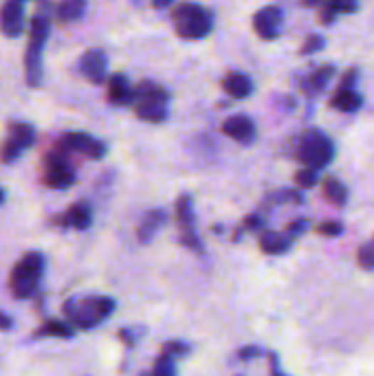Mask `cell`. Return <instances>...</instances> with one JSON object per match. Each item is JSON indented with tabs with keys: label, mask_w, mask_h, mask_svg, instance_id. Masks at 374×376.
<instances>
[{
	"label": "cell",
	"mask_w": 374,
	"mask_h": 376,
	"mask_svg": "<svg viewBox=\"0 0 374 376\" xmlns=\"http://www.w3.org/2000/svg\"><path fill=\"white\" fill-rule=\"evenodd\" d=\"M177 36L183 40H203L214 29V14L196 3H179L172 9Z\"/></svg>",
	"instance_id": "cell-4"
},
{
	"label": "cell",
	"mask_w": 374,
	"mask_h": 376,
	"mask_svg": "<svg viewBox=\"0 0 374 376\" xmlns=\"http://www.w3.org/2000/svg\"><path fill=\"white\" fill-rule=\"evenodd\" d=\"M75 181H78V174L71 165L68 155L56 145L42 159V183L51 189H68L75 185Z\"/></svg>",
	"instance_id": "cell-7"
},
{
	"label": "cell",
	"mask_w": 374,
	"mask_h": 376,
	"mask_svg": "<svg viewBox=\"0 0 374 376\" xmlns=\"http://www.w3.org/2000/svg\"><path fill=\"white\" fill-rule=\"evenodd\" d=\"M357 80H359V70H357V68H348L346 75L341 78V82H339V88H337V90H355Z\"/></svg>",
	"instance_id": "cell-32"
},
{
	"label": "cell",
	"mask_w": 374,
	"mask_h": 376,
	"mask_svg": "<svg viewBox=\"0 0 374 376\" xmlns=\"http://www.w3.org/2000/svg\"><path fill=\"white\" fill-rule=\"evenodd\" d=\"M86 14V0H60L53 7V16L60 24L80 20Z\"/></svg>",
	"instance_id": "cell-20"
},
{
	"label": "cell",
	"mask_w": 374,
	"mask_h": 376,
	"mask_svg": "<svg viewBox=\"0 0 374 376\" xmlns=\"http://www.w3.org/2000/svg\"><path fill=\"white\" fill-rule=\"evenodd\" d=\"M80 73L93 84H106L108 80V58L102 48H88L80 58Z\"/></svg>",
	"instance_id": "cell-11"
},
{
	"label": "cell",
	"mask_w": 374,
	"mask_h": 376,
	"mask_svg": "<svg viewBox=\"0 0 374 376\" xmlns=\"http://www.w3.org/2000/svg\"><path fill=\"white\" fill-rule=\"evenodd\" d=\"M293 238L286 236V234H273V231H264L260 236V249L269 256H280L284 251H289Z\"/></svg>",
	"instance_id": "cell-22"
},
{
	"label": "cell",
	"mask_w": 374,
	"mask_h": 376,
	"mask_svg": "<svg viewBox=\"0 0 374 376\" xmlns=\"http://www.w3.org/2000/svg\"><path fill=\"white\" fill-rule=\"evenodd\" d=\"M363 106V97L357 90H337L331 97V108L339 113H357Z\"/></svg>",
	"instance_id": "cell-21"
},
{
	"label": "cell",
	"mask_w": 374,
	"mask_h": 376,
	"mask_svg": "<svg viewBox=\"0 0 374 376\" xmlns=\"http://www.w3.org/2000/svg\"><path fill=\"white\" fill-rule=\"evenodd\" d=\"M172 3H174V0H152V7L155 9H167Z\"/></svg>",
	"instance_id": "cell-40"
},
{
	"label": "cell",
	"mask_w": 374,
	"mask_h": 376,
	"mask_svg": "<svg viewBox=\"0 0 374 376\" xmlns=\"http://www.w3.org/2000/svg\"><path fill=\"white\" fill-rule=\"evenodd\" d=\"M317 181H319V179H317V172H315V169H308V167L299 169V172L295 174V183H297L299 187H304V189L315 187Z\"/></svg>",
	"instance_id": "cell-29"
},
{
	"label": "cell",
	"mask_w": 374,
	"mask_h": 376,
	"mask_svg": "<svg viewBox=\"0 0 374 376\" xmlns=\"http://www.w3.org/2000/svg\"><path fill=\"white\" fill-rule=\"evenodd\" d=\"M333 78H335V66L333 64H323V66L311 70L306 78L302 80V86H299V88H302V93L306 97H317V95L323 93V88L328 86V82Z\"/></svg>",
	"instance_id": "cell-16"
},
{
	"label": "cell",
	"mask_w": 374,
	"mask_h": 376,
	"mask_svg": "<svg viewBox=\"0 0 374 376\" xmlns=\"http://www.w3.org/2000/svg\"><path fill=\"white\" fill-rule=\"evenodd\" d=\"M51 33V22L44 14H36L29 22V42L24 53V80L31 88L42 84V51Z\"/></svg>",
	"instance_id": "cell-3"
},
{
	"label": "cell",
	"mask_w": 374,
	"mask_h": 376,
	"mask_svg": "<svg viewBox=\"0 0 374 376\" xmlns=\"http://www.w3.org/2000/svg\"><path fill=\"white\" fill-rule=\"evenodd\" d=\"M3 200H5V192L0 189V205H3Z\"/></svg>",
	"instance_id": "cell-42"
},
{
	"label": "cell",
	"mask_w": 374,
	"mask_h": 376,
	"mask_svg": "<svg viewBox=\"0 0 374 376\" xmlns=\"http://www.w3.org/2000/svg\"><path fill=\"white\" fill-rule=\"evenodd\" d=\"M16 3H22V5H24V3H27V0H16Z\"/></svg>",
	"instance_id": "cell-43"
},
{
	"label": "cell",
	"mask_w": 374,
	"mask_h": 376,
	"mask_svg": "<svg viewBox=\"0 0 374 376\" xmlns=\"http://www.w3.org/2000/svg\"><path fill=\"white\" fill-rule=\"evenodd\" d=\"M222 90L232 99H246L254 93V82L249 75H244L240 70H232L222 78Z\"/></svg>",
	"instance_id": "cell-17"
},
{
	"label": "cell",
	"mask_w": 374,
	"mask_h": 376,
	"mask_svg": "<svg viewBox=\"0 0 374 376\" xmlns=\"http://www.w3.org/2000/svg\"><path fill=\"white\" fill-rule=\"evenodd\" d=\"M293 155L304 167L317 172V169H323L335 159V145L328 135L311 128L295 139Z\"/></svg>",
	"instance_id": "cell-2"
},
{
	"label": "cell",
	"mask_w": 374,
	"mask_h": 376,
	"mask_svg": "<svg viewBox=\"0 0 374 376\" xmlns=\"http://www.w3.org/2000/svg\"><path fill=\"white\" fill-rule=\"evenodd\" d=\"M317 20H319V24H323V27H328V24H333L337 20V11L326 3V0H321V5L317 7Z\"/></svg>",
	"instance_id": "cell-30"
},
{
	"label": "cell",
	"mask_w": 374,
	"mask_h": 376,
	"mask_svg": "<svg viewBox=\"0 0 374 376\" xmlns=\"http://www.w3.org/2000/svg\"><path fill=\"white\" fill-rule=\"evenodd\" d=\"M11 325H14L11 317H9L7 313L0 310V330H11Z\"/></svg>",
	"instance_id": "cell-37"
},
{
	"label": "cell",
	"mask_w": 374,
	"mask_h": 376,
	"mask_svg": "<svg viewBox=\"0 0 374 376\" xmlns=\"http://www.w3.org/2000/svg\"><path fill=\"white\" fill-rule=\"evenodd\" d=\"M7 143H11L16 150L24 152L27 147H31L36 143V128L24 121H11L7 128Z\"/></svg>",
	"instance_id": "cell-18"
},
{
	"label": "cell",
	"mask_w": 374,
	"mask_h": 376,
	"mask_svg": "<svg viewBox=\"0 0 374 376\" xmlns=\"http://www.w3.org/2000/svg\"><path fill=\"white\" fill-rule=\"evenodd\" d=\"M222 135L234 139L240 145H249L256 139V123L246 115H234L222 121Z\"/></svg>",
	"instance_id": "cell-12"
},
{
	"label": "cell",
	"mask_w": 374,
	"mask_h": 376,
	"mask_svg": "<svg viewBox=\"0 0 374 376\" xmlns=\"http://www.w3.org/2000/svg\"><path fill=\"white\" fill-rule=\"evenodd\" d=\"M165 218L167 214L163 209H152V212H147L141 222H139V229H137V238L139 242H150L155 238V234L163 227L165 224Z\"/></svg>",
	"instance_id": "cell-19"
},
{
	"label": "cell",
	"mask_w": 374,
	"mask_h": 376,
	"mask_svg": "<svg viewBox=\"0 0 374 376\" xmlns=\"http://www.w3.org/2000/svg\"><path fill=\"white\" fill-rule=\"evenodd\" d=\"M306 227H308V222H306V220H295V222H291V224H289V234H286V236L295 238V236L302 234Z\"/></svg>",
	"instance_id": "cell-35"
},
{
	"label": "cell",
	"mask_w": 374,
	"mask_h": 376,
	"mask_svg": "<svg viewBox=\"0 0 374 376\" xmlns=\"http://www.w3.org/2000/svg\"><path fill=\"white\" fill-rule=\"evenodd\" d=\"M58 147L64 150L66 155H80V157H86V159H93V161H99L104 159L108 147L106 143H102L99 139L86 135V132H66L60 137L58 141Z\"/></svg>",
	"instance_id": "cell-8"
},
{
	"label": "cell",
	"mask_w": 374,
	"mask_h": 376,
	"mask_svg": "<svg viewBox=\"0 0 374 376\" xmlns=\"http://www.w3.org/2000/svg\"><path fill=\"white\" fill-rule=\"evenodd\" d=\"M244 227H249V229H258V227H262V218L260 216H246V220H244Z\"/></svg>",
	"instance_id": "cell-36"
},
{
	"label": "cell",
	"mask_w": 374,
	"mask_h": 376,
	"mask_svg": "<svg viewBox=\"0 0 374 376\" xmlns=\"http://www.w3.org/2000/svg\"><path fill=\"white\" fill-rule=\"evenodd\" d=\"M44 273V256L38 251L24 254L9 273V291L16 299H29L36 295Z\"/></svg>",
	"instance_id": "cell-5"
},
{
	"label": "cell",
	"mask_w": 374,
	"mask_h": 376,
	"mask_svg": "<svg viewBox=\"0 0 374 376\" xmlns=\"http://www.w3.org/2000/svg\"><path fill=\"white\" fill-rule=\"evenodd\" d=\"M115 313V299L106 295H93V297H80L68 299L64 304L66 321L75 330H90L97 328L104 319H108Z\"/></svg>",
	"instance_id": "cell-1"
},
{
	"label": "cell",
	"mask_w": 374,
	"mask_h": 376,
	"mask_svg": "<svg viewBox=\"0 0 374 376\" xmlns=\"http://www.w3.org/2000/svg\"><path fill=\"white\" fill-rule=\"evenodd\" d=\"M337 14H355L359 9V0H326Z\"/></svg>",
	"instance_id": "cell-31"
},
{
	"label": "cell",
	"mask_w": 374,
	"mask_h": 376,
	"mask_svg": "<svg viewBox=\"0 0 374 376\" xmlns=\"http://www.w3.org/2000/svg\"><path fill=\"white\" fill-rule=\"evenodd\" d=\"M323 46H326V40H323L321 36H317V33H311V36L304 40L302 48H299V56H313V53H319Z\"/></svg>",
	"instance_id": "cell-26"
},
{
	"label": "cell",
	"mask_w": 374,
	"mask_h": 376,
	"mask_svg": "<svg viewBox=\"0 0 374 376\" xmlns=\"http://www.w3.org/2000/svg\"><path fill=\"white\" fill-rule=\"evenodd\" d=\"M341 229L343 227H341L339 222H323V224H319V227H317V231L323 234V236H339Z\"/></svg>",
	"instance_id": "cell-34"
},
{
	"label": "cell",
	"mask_w": 374,
	"mask_h": 376,
	"mask_svg": "<svg viewBox=\"0 0 374 376\" xmlns=\"http://www.w3.org/2000/svg\"><path fill=\"white\" fill-rule=\"evenodd\" d=\"M141 376H177V365H174V359L161 355V357L155 361L152 370L145 372V374H141Z\"/></svg>",
	"instance_id": "cell-25"
},
{
	"label": "cell",
	"mask_w": 374,
	"mask_h": 376,
	"mask_svg": "<svg viewBox=\"0 0 374 376\" xmlns=\"http://www.w3.org/2000/svg\"><path fill=\"white\" fill-rule=\"evenodd\" d=\"M38 337H60V339H68L75 335V328L68 323V321H60V319H46L38 333Z\"/></svg>",
	"instance_id": "cell-23"
},
{
	"label": "cell",
	"mask_w": 374,
	"mask_h": 376,
	"mask_svg": "<svg viewBox=\"0 0 374 376\" xmlns=\"http://www.w3.org/2000/svg\"><path fill=\"white\" fill-rule=\"evenodd\" d=\"M58 224H62V227H73V229H78V231H86L90 224H93V209H90V205L84 203V200L71 205L62 216H58Z\"/></svg>",
	"instance_id": "cell-15"
},
{
	"label": "cell",
	"mask_w": 374,
	"mask_h": 376,
	"mask_svg": "<svg viewBox=\"0 0 374 376\" xmlns=\"http://www.w3.org/2000/svg\"><path fill=\"white\" fill-rule=\"evenodd\" d=\"M135 93V102L133 110L141 121L147 123H161L167 119V102H170V93L155 82H139L133 86Z\"/></svg>",
	"instance_id": "cell-6"
},
{
	"label": "cell",
	"mask_w": 374,
	"mask_h": 376,
	"mask_svg": "<svg viewBox=\"0 0 374 376\" xmlns=\"http://www.w3.org/2000/svg\"><path fill=\"white\" fill-rule=\"evenodd\" d=\"M161 355H165L170 359H183L185 355H189V345L183 343V341H167L163 345V352Z\"/></svg>",
	"instance_id": "cell-27"
},
{
	"label": "cell",
	"mask_w": 374,
	"mask_h": 376,
	"mask_svg": "<svg viewBox=\"0 0 374 376\" xmlns=\"http://www.w3.org/2000/svg\"><path fill=\"white\" fill-rule=\"evenodd\" d=\"M299 3H302L304 7H315L317 9L321 5V0H299Z\"/></svg>",
	"instance_id": "cell-41"
},
{
	"label": "cell",
	"mask_w": 374,
	"mask_h": 376,
	"mask_svg": "<svg viewBox=\"0 0 374 376\" xmlns=\"http://www.w3.org/2000/svg\"><path fill=\"white\" fill-rule=\"evenodd\" d=\"M106 97L113 106H133L135 93L128 84V78L123 73H115L106 80Z\"/></svg>",
	"instance_id": "cell-14"
},
{
	"label": "cell",
	"mask_w": 374,
	"mask_h": 376,
	"mask_svg": "<svg viewBox=\"0 0 374 376\" xmlns=\"http://www.w3.org/2000/svg\"><path fill=\"white\" fill-rule=\"evenodd\" d=\"M282 22H284L282 9L276 5H266L254 16V31L258 33L260 40H266V42L278 40L282 31Z\"/></svg>",
	"instance_id": "cell-10"
},
{
	"label": "cell",
	"mask_w": 374,
	"mask_h": 376,
	"mask_svg": "<svg viewBox=\"0 0 374 376\" xmlns=\"http://www.w3.org/2000/svg\"><path fill=\"white\" fill-rule=\"evenodd\" d=\"M0 31L7 38H18L24 31V7L16 0H7L0 7Z\"/></svg>",
	"instance_id": "cell-13"
},
{
	"label": "cell",
	"mask_w": 374,
	"mask_h": 376,
	"mask_svg": "<svg viewBox=\"0 0 374 376\" xmlns=\"http://www.w3.org/2000/svg\"><path fill=\"white\" fill-rule=\"evenodd\" d=\"M177 222L181 229V244L203 254V242L198 240L196 229H194V209H192V198L187 194L179 196L177 200Z\"/></svg>",
	"instance_id": "cell-9"
},
{
	"label": "cell",
	"mask_w": 374,
	"mask_h": 376,
	"mask_svg": "<svg viewBox=\"0 0 374 376\" xmlns=\"http://www.w3.org/2000/svg\"><path fill=\"white\" fill-rule=\"evenodd\" d=\"M260 350L258 348H242L240 350V359H249V357H258Z\"/></svg>",
	"instance_id": "cell-38"
},
{
	"label": "cell",
	"mask_w": 374,
	"mask_h": 376,
	"mask_svg": "<svg viewBox=\"0 0 374 376\" xmlns=\"http://www.w3.org/2000/svg\"><path fill=\"white\" fill-rule=\"evenodd\" d=\"M323 196H326L335 207H343L346 198H348V192L335 177H328L326 181H323Z\"/></svg>",
	"instance_id": "cell-24"
},
{
	"label": "cell",
	"mask_w": 374,
	"mask_h": 376,
	"mask_svg": "<svg viewBox=\"0 0 374 376\" xmlns=\"http://www.w3.org/2000/svg\"><path fill=\"white\" fill-rule=\"evenodd\" d=\"M271 376H286V374L278 367V357H271Z\"/></svg>",
	"instance_id": "cell-39"
},
{
	"label": "cell",
	"mask_w": 374,
	"mask_h": 376,
	"mask_svg": "<svg viewBox=\"0 0 374 376\" xmlns=\"http://www.w3.org/2000/svg\"><path fill=\"white\" fill-rule=\"evenodd\" d=\"M269 200H273V203H302V194L299 192H295V189H280V192H276V194H271L269 196Z\"/></svg>",
	"instance_id": "cell-28"
},
{
	"label": "cell",
	"mask_w": 374,
	"mask_h": 376,
	"mask_svg": "<svg viewBox=\"0 0 374 376\" xmlns=\"http://www.w3.org/2000/svg\"><path fill=\"white\" fill-rule=\"evenodd\" d=\"M359 264L363 268H374V246L372 244H365L359 249Z\"/></svg>",
	"instance_id": "cell-33"
}]
</instances>
